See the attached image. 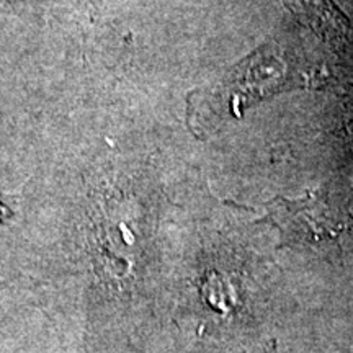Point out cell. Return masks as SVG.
<instances>
[{
    "mask_svg": "<svg viewBox=\"0 0 353 353\" xmlns=\"http://www.w3.org/2000/svg\"><path fill=\"white\" fill-rule=\"evenodd\" d=\"M290 8L301 12L303 19L325 41L334 44L342 54L353 57V25L343 13L339 10L332 0H286Z\"/></svg>",
    "mask_w": 353,
    "mask_h": 353,
    "instance_id": "cell-2",
    "label": "cell"
},
{
    "mask_svg": "<svg viewBox=\"0 0 353 353\" xmlns=\"http://www.w3.org/2000/svg\"><path fill=\"white\" fill-rule=\"evenodd\" d=\"M288 83L286 64L270 48L262 46L223 79L216 99L223 101L229 113L237 114L250 101L275 94Z\"/></svg>",
    "mask_w": 353,
    "mask_h": 353,
    "instance_id": "cell-1",
    "label": "cell"
}]
</instances>
